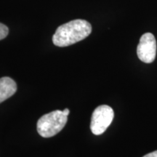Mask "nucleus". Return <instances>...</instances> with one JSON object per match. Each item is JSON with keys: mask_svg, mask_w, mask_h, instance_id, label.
Wrapping results in <instances>:
<instances>
[{"mask_svg": "<svg viewBox=\"0 0 157 157\" xmlns=\"http://www.w3.org/2000/svg\"><path fill=\"white\" fill-rule=\"evenodd\" d=\"M92 32V25L85 20L76 19L59 26L52 36L57 47H67L80 42Z\"/></svg>", "mask_w": 157, "mask_h": 157, "instance_id": "1", "label": "nucleus"}, {"mask_svg": "<svg viewBox=\"0 0 157 157\" xmlns=\"http://www.w3.org/2000/svg\"><path fill=\"white\" fill-rule=\"evenodd\" d=\"M67 121L68 117L63 114V111H52L39 119L36 125L37 132L43 137H53L63 129Z\"/></svg>", "mask_w": 157, "mask_h": 157, "instance_id": "2", "label": "nucleus"}, {"mask_svg": "<svg viewBox=\"0 0 157 157\" xmlns=\"http://www.w3.org/2000/svg\"><path fill=\"white\" fill-rule=\"evenodd\" d=\"M114 112L112 108L102 105L94 110L91 118L90 129L95 135H100L106 130L112 122Z\"/></svg>", "mask_w": 157, "mask_h": 157, "instance_id": "3", "label": "nucleus"}, {"mask_svg": "<svg viewBox=\"0 0 157 157\" xmlns=\"http://www.w3.org/2000/svg\"><path fill=\"white\" fill-rule=\"evenodd\" d=\"M137 54L141 61L146 63L154 62L156 56V41L154 35L146 33L141 36L137 45Z\"/></svg>", "mask_w": 157, "mask_h": 157, "instance_id": "4", "label": "nucleus"}, {"mask_svg": "<svg viewBox=\"0 0 157 157\" xmlns=\"http://www.w3.org/2000/svg\"><path fill=\"white\" fill-rule=\"evenodd\" d=\"M17 91V84L13 78L5 76L0 78V103L10 98Z\"/></svg>", "mask_w": 157, "mask_h": 157, "instance_id": "5", "label": "nucleus"}, {"mask_svg": "<svg viewBox=\"0 0 157 157\" xmlns=\"http://www.w3.org/2000/svg\"><path fill=\"white\" fill-rule=\"evenodd\" d=\"M9 32V29L7 26L0 23V40L5 39L7 36Z\"/></svg>", "mask_w": 157, "mask_h": 157, "instance_id": "6", "label": "nucleus"}, {"mask_svg": "<svg viewBox=\"0 0 157 157\" xmlns=\"http://www.w3.org/2000/svg\"><path fill=\"white\" fill-rule=\"evenodd\" d=\"M143 157H157V151L151 153H149V154H146V156H144Z\"/></svg>", "mask_w": 157, "mask_h": 157, "instance_id": "7", "label": "nucleus"}, {"mask_svg": "<svg viewBox=\"0 0 157 157\" xmlns=\"http://www.w3.org/2000/svg\"><path fill=\"white\" fill-rule=\"evenodd\" d=\"M63 113L64 115L67 116V117H68V114H69V113H70L69 109H65L63 111Z\"/></svg>", "mask_w": 157, "mask_h": 157, "instance_id": "8", "label": "nucleus"}]
</instances>
